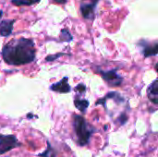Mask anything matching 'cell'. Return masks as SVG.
I'll use <instances>...</instances> for the list:
<instances>
[{
    "instance_id": "obj_1",
    "label": "cell",
    "mask_w": 158,
    "mask_h": 157,
    "mask_svg": "<svg viewBox=\"0 0 158 157\" xmlns=\"http://www.w3.org/2000/svg\"><path fill=\"white\" fill-rule=\"evenodd\" d=\"M36 50L34 42L29 38L13 39L6 43L2 49L4 61L11 66H22L34 61Z\"/></svg>"
},
{
    "instance_id": "obj_2",
    "label": "cell",
    "mask_w": 158,
    "mask_h": 157,
    "mask_svg": "<svg viewBox=\"0 0 158 157\" xmlns=\"http://www.w3.org/2000/svg\"><path fill=\"white\" fill-rule=\"evenodd\" d=\"M73 129L77 136V142L81 146L86 145L89 143L93 133L95 131L94 129L88 124L86 119L79 115L74 116Z\"/></svg>"
},
{
    "instance_id": "obj_3",
    "label": "cell",
    "mask_w": 158,
    "mask_h": 157,
    "mask_svg": "<svg viewBox=\"0 0 158 157\" xmlns=\"http://www.w3.org/2000/svg\"><path fill=\"white\" fill-rule=\"evenodd\" d=\"M98 73L104 79V81L107 82V84L111 87H118L123 82V78L117 73L116 69H111L107 71L99 69Z\"/></svg>"
},
{
    "instance_id": "obj_4",
    "label": "cell",
    "mask_w": 158,
    "mask_h": 157,
    "mask_svg": "<svg viewBox=\"0 0 158 157\" xmlns=\"http://www.w3.org/2000/svg\"><path fill=\"white\" fill-rule=\"evenodd\" d=\"M19 143L14 135H0V155L18 147Z\"/></svg>"
},
{
    "instance_id": "obj_5",
    "label": "cell",
    "mask_w": 158,
    "mask_h": 157,
    "mask_svg": "<svg viewBox=\"0 0 158 157\" xmlns=\"http://www.w3.org/2000/svg\"><path fill=\"white\" fill-rule=\"evenodd\" d=\"M138 46L142 48V53L143 54L144 57H150L155 56L158 53V44L156 42L152 44L150 42H147L145 40H141L138 43Z\"/></svg>"
},
{
    "instance_id": "obj_6",
    "label": "cell",
    "mask_w": 158,
    "mask_h": 157,
    "mask_svg": "<svg viewBox=\"0 0 158 157\" xmlns=\"http://www.w3.org/2000/svg\"><path fill=\"white\" fill-rule=\"evenodd\" d=\"M99 0H94L93 3H82L81 5V12L85 19H93L94 17V11Z\"/></svg>"
},
{
    "instance_id": "obj_7",
    "label": "cell",
    "mask_w": 158,
    "mask_h": 157,
    "mask_svg": "<svg viewBox=\"0 0 158 157\" xmlns=\"http://www.w3.org/2000/svg\"><path fill=\"white\" fill-rule=\"evenodd\" d=\"M69 78L68 77H64L62 80H60L58 82L54 83L50 86V90L56 93H68L71 91V87L69 86V82H68Z\"/></svg>"
},
{
    "instance_id": "obj_8",
    "label": "cell",
    "mask_w": 158,
    "mask_h": 157,
    "mask_svg": "<svg viewBox=\"0 0 158 157\" xmlns=\"http://www.w3.org/2000/svg\"><path fill=\"white\" fill-rule=\"evenodd\" d=\"M15 19H4L0 22V36L8 37L12 33Z\"/></svg>"
},
{
    "instance_id": "obj_9",
    "label": "cell",
    "mask_w": 158,
    "mask_h": 157,
    "mask_svg": "<svg viewBox=\"0 0 158 157\" xmlns=\"http://www.w3.org/2000/svg\"><path fill=\"white\" fill-rule=\"evenodd\" d=\"M147 96L149 100L155 105L158 104V81L155 80L147 88Z\"/></svg>"
},
{
    "instance_id": "obj_10",
    "label": "cell",
    "mask_w": 158,
    "mask_h": 157,
    "mask_svg": "<svg viewBox=\"0 0 158 157\" xmlns=\"http://www.w3.org/2000/svg\"><path fill=\"white\" fill-rule=\"evenodd\" d=\"M74 105L81 113H85L89 106V101L86 99H81L80 96H77L74 100Z\"/></svg>"
},
{
    "instance_id": "obj_11",
    "label": "cell",
    "mask_w": 158,
    "mask_h": 157,
    "mask_svg": "<svg viewBox=\"0 0 158 157\" xmlns=\"http://www.w3.org/2000/svg\"><path fill=\"white\" fill-rule=\"evenodd\" d=\"M41 0H11V3L17 6H32L34 4L39 3Z\"/></svg>"
},
{
    "instance_id": "obj_12",
    "label": "cell",
    "mask_w": 158,
    "mask_h": 157,
    "mask_svg": "<svg viewBox=\"0 0 158 157\" xmlns=\"http://www.w3.org/2000/svg\"><path fill=\"white\" fill-rule=\"evenodd\" d=\"M75 92L78 93L79 95H83V94L85 93V92H86V87H85V85L82 84V83L78 84V85L75 87Z\"/></svg>"
},
{
    "instance_id": "obj_13",
    "label": "cell",
    "mask_w": 158,
    "mask_h": 157,
    "mask_svg": "<svg viewBox=\"0 0 158 157\" xmlns=\"http://www.w3.org/2000/svg\"><path fill=\"white\" fill-rule=\"evenodd\" d=\"M52 1L56 4H65V3H67L68 0H52Z\"/></svg>"
},
{
    "instance_id": "obj_14",
    "label": "cell",
    "mask_w": 158,
    "mask_h": 157,
    "mask_svg": "<svg viewBox=\"0 0 158 157\" xmlns=\"http://www.w3.org/2000/svg\"><path fill=\"white\" fill-rule=\"evenodd\" d=\"M2 16H3V11H2V10H0V19H1Z\"/></svg>"
}]
</instances>
